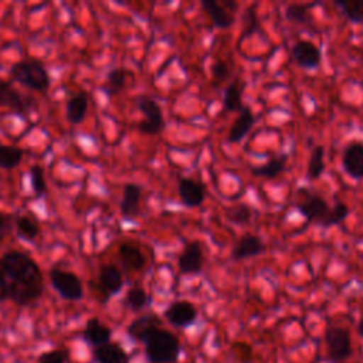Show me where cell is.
I'll return each instance as SVG.
<instances>
[{"label": "cell", "mask_w": 363, "mask_h": 363, "mask_svg": "<svg viewBox=\"0 0 363 363\" xmlns=\"http://www.w3.org/2000/svg\"><path fill=\"white\" fill-rule=\"evenodd\" d=\"M0 261L7 278L10 301L26 306L35 302L43 295V272L31 257L20 251H9Z\"/></svg>", "instance_id": "1"}, {"label": "cell", "mask_w": 363, "mask_h": 363, "mask_svg": "<svg viewBox=\"0 0 363 363\" xmlns=\"http://www.w3.org/2000/svg\"><path fill=\"white\" fill-rule=\"evenodd\" d=\"M325 147L322 145H316L312 149L309 162H308V170H306V177L309 180H318L323 172H325Z\"/></svg>", "instance_id": "28"}, {"label": "cell", "mask_w": 363, "mask_h": 363, "mask_svg": "<svg viewBox=\"0 0 363 363\" xmlns=\"http://www.w3.org/2000/svg\"><path fill=\"white\" fill-rule=\"evenodd\" d=\"M98 284L105 302L111 295H115L122 289L123 278L121 271L115 265H104L99 271Z\"/></svg>", "instance_id": "17"}, {"label": "cell", "mask_w": 363, "mask_h": 363, "mask_svg": "<svg viewBox=\"0 0 363 363\" xmlns=\"http://www.w3.org/2000/svg\"><path fill=\"white\" fill-rule=\"evenodd\" d=\"M204 248L197 240L189 241L177 257V268L182 275H197L204 267Z\"/></svg>", "instance_id": "8"}, {"label": "cell", "mask_w": 363, "mask_h": 363, "mask_svg": "<svg viewBox=\"0 0 363 363\" xmlns=\"http://www.w3.org/2000/svg\"><path fill=\"white\" fill-rule=\"evenodd\" d=\"M129 75V71L123 69V68H115V69H111L108 77H106V82H105V92L108 95H116L119 94L125 84H126V78Z\"/></svg>", "instance_id": "31"}, {"label": "cell", "mask_w": 363, "mask_h": 363, "mask_svg": "<svg viewBox=\"0 0 363 363\" xmlns=\"http://www.w3.org/2000/svg\"><path fill=\"white\" fill-rule=\"evenodd\" d=\"M231 350L234 353V357L240 363H251L252 359H254L252 347L245 342H234L231 345Z\"/></svg>", "instance_id": "37"}, {"label": "cell", "mask_w": 363, "mask_h": 363, "mask_svg": "<svg viewBox=\"0 0 363 363\" xmlns=\"http://www.w3.org/2000/svg\"><path fill=\"white\" fill-rule=\"evenodd\" d=\"M343 172L353 180L363 179V142H350L342 153Z\"/></svg>", "instance_id": "14"}, {"label": "cell", "mask_w": 363, "mask_h": 363, "mask_svg": "<svg viewBox=\"0 0 363 363\" xmlns=\"http://www.w3.org/2000/svg\"><path fill=\"white\" fill-rule=\"evenodd\" d=\"M333 4L347 21L363 24V0H336Z\"/></svg>", "instance_id": "27"}, {"label": "cell", "mask_w": 363, "mask_h": 363, "mask_svg": "<svg viewBox=\"0 0 363 363\" xmlns=\"http://www.w3.org/2000/svg\"><path fill=\"white\" fill-rule=\"evenodd\" d=\"M68 352L65 349H52L38 356V363H67Z\"/></svg>", "instance_id": "38"}, {"label": "cell", "mask_w": 363, "mask_h": 363, "mask_svg": "<svg viewBox=\"0 0 363 363\" xmlns=\"http://www.w3.org/2000/svg\"><path fill=\"white\" fill-rule=\"evenodd\" d=\"M138 108L143 113L145 119L139 122V130L143 135H159L166 128L163 112L160 105L147 96L138 98Z\"/></svg>", "instance_id": "5"}, {"label": "cell", "mask_w": 363, "mask_h": 363, "mask_svg": "<svg viewBox=\"0 0 363 363\" xmlns=\"http://www.w3.org/2000/svg\"><path fill=\"white\" fill-rule=\"evenodd\" d=\"M162 320L155 313H146V315H142L136 319H133L129 326H128V335L138 340V342H145L147 339V336L156 330L157 328H162Z\"/></svg>", "instance_id": "16"}, {"label": "cell", "mask_w": 363, "mask_h": 363, "mask_svg": "<svg viewBox=\"0 0 363 363\" xmlns=\"http://www.w3.org/2000/svg\"><path fill=\"white\" fill-rule=\"evenodd\" d=\"M88 109V95L84 91L72 95L67 102V119L72 125H78L84 121Z\"/></svg>", "instance_id": "24"}, {"label": "cell", "mask_w": 363, "mask_h": 363, "mask_svg": "<svg viewBox=\"0 0 363 363\" xmlns=\"http://www.w3.org/2000/svg\"><path fill=\"white\" fill-rule=\"evenodd\" d=\"M23 159V150L16 146L0 145V167L1 169H14L20 164Z\"/></svg>", "instance_id": "34"}, {"label": "cell", "mask_w": 363, "mask_h": 363, "mask_svg": "<svg viewBox=\"0 0 363 363\" xmlns=\"http://www.w3.org/2000/svg\"><path fill=\"white\" fill-rule=\"evenodd\" d=\"M318 3H292L286 6L285 9V17L294 24H301V26H308L312 21L311 16V9L316 6Z\"/></svg>", "instance_id": "26"}, {"label": "cell", "mask_w": 363, "mask_h": 363, "mask_svg": "<svg viewBox=\"0 0 363 363\" xmlns=\"http://www.w3.org/2000/svg\"><path fill=\"white\" fill-rule=\"evenodd\" d=\"M255 122V116L252 113V111L248 106H242V109L240 111V115L237 116V119L233 122L228 135H227V140L230 143H238L241 142L248 132L251 130V128L254 126Z\"/></svg>", "instance_id": "19"}, {"label": "cell", "mask_w": 363, "mask_h": 363, "mask_svg": "<svg viewBox=\"0 0 363 363\" xmlns=\"http://www.w3.org/2000/svg\"><path fill=\"white\" fill-rule=\"evenodd\" d=\"M9 299V285H7V278L0 261V302Z\"/></svg>", "instance_id": "41"}, {"label": "cell", "mask_w": 363, "mask_h": 363, "mask_svg": "<svg viewBox=\"0 0 363 363\" xmlns=\"http://www.w3.org/2000/svg\"><path fill=\"white\" fill-rule=\"evenodd\" d=\"M349 213H350V210H349L347 204L343 203V201H340V200H337V201L335 203V206L330 207V210H329L326 218L322 221L320 227L329 228V227H332V225L342 224V223L349 217Z\"/></svg>", "instance_id": "33"}, {"label": "cell", "mask_w": 363, "mask_h": 363, "mask_svg": "<svg viewBox=\"0 0 363 363\" xmlns=\"http://www.w3.org/2000/svg\"><path fill=\"white\" fill-rule=\"evenodd\" d=\"M296 208L306 221L320 225L322 221L326 218L330 210V206L322 196L308 194L302 201L296 204Z\"/></svg>", "instance_id": "12"}, {"label": "cell", "mask_w": 363, "mask_h": 363, "mask_svg": "<svg viewBox=\"0 0 363 363\" xmlns=\"http://www.w3.org/2000/svg\"><path fill=\"white\" fill-rule=\"evenodd\" d=\"M259 28H261V24H259L257 7H255V4H252L242 14V30H241L240 41L247 40L248 37H251L252 34L259 31Z\"/></svg>", "instance_id": "30"}, {"label": "cell", "mask_w": 363, "mask_h": 363, "mask_svg": "<svg viewBox=\"0 0 363 363\" xmlns=\"http://www.w3.org/2000/svg\"><path fill=\"white\" fill-rule=\"evenodd\" d=\"M96 363H129L128 352L116 342H108L92 350Z\"/></svg>", "instance_id": "18"}, {"label": "cell", "mask_w": 363, "mask_h": 363, "mask_svg": "<svg viewBox=\"0 0 363 363\" xmlns=\"http://www.w3.org/2000/svg\"><path fill=\"white\" fill-rule=\"evenodd\" d=\"M267 251L265 242L255 234L247 233L234 244L231 251L233 261H241L252 257H258Z\"/></svg>", "instance_id": "15"}, {"label": "cell", "mask_w": 363, "mask_h": 363, "mask_svg": "<svg viewBox=\"0 0 363 363\" xmlns=\"http://www.w3.org/2000/svg\"><path fill=\"white\" fill-rule=\"evenodd\" d=\"M143 343L149 363H176L179 360L182 352L180 340L163 328L153 330Z\"/></svg>", "instance_id": "2"}, {"label": "cell", "mask_w": 363, "mask_h": 363, "mask_svg": "<svg viewBox=\"0 0 363 363\" xmlns=\"http://www.w3.org/2000/svg\"><path fill=\"white\" fill-rule=\"evenodd\" d=\"M111 329L102 323L98 318H91L86 320V325L82 332V337L94 347L111 342Z\"/></svg>", "instance_id": "21"}, {"label": "cell", "mask_w": 363, "mask_h": 363, "mask_svg": "<svg viewBox=\"0 0 363 363\" xmlns=\"http://www.w3.org/2000/svg\"><path fill=\"white\" fill-rule=\"evenodd\" d=\"M211 77H213V81H214L216 85L230 78V68H228L227 62L223 61V60L214 61V64L211 65Z\"/></svg>", "instance_id": "39"}, {"label": "cell", "mask_w": 363, "mask_h": 363, "mask_svg": "<svg viewBox=\"0 0 363 363\" xmlns=\"http://www.w3.org/2000/svg\"><path fill=\"white\" fill-rule=\"evenodd\" d=\"M16 230L20 238L26 241H33L40 234V224L35 218L20 216L16 218Z\"/></svg>", "instance_id": "29"}, {"label": "cell", "mask_w": 363, "mask_h": 363, "mask_svg": "<svg viewBox=\"0 0 363 363\" xmlns=\"http://www.w3.org/2000/svg\"><path fill=\"white\" fill-rule=\"evenodd\" d=\"M292 60L303 69H316L320 65V50L308 40H299L291 47Z\"/></svg>", "instance_id": "10"}, {"label": "cell", "mask_w": 363, "mask_h": 363, "mask_svg": "<svg viewBox=\"0 0 363 363\" xmlns=\"http://www.w3.org/2000/svg\"><path fill=\"white\" fill-rule=\"evenodd\" d=\"M242 106V85L235 78L224 89L223 112H240Z\"/></svg>", "instance_id": "25"}, {"label": "cell", "mask_w": 363, "mask_h": 363, "mask_svg": "<svg viewBox=\"0 0 363 363\" xmlns=\"http://www.w3.org/2000/svg\"><path fill=\"white\" fill-rule=\"evenodd\" d=\"M30 183H31V189L37 197H41L47 191V184H45L44 172H43L41 166L35 164L30 169Z\"/></svg>", "instance_id": "36"}, {"label": "cell", "mask_w": 363, "mask_h": 363, "mask_svg": "<svg viewBox=\"0 0 363 363\" xmlns=\"http://www.w3.org/2000/svg\"><path fill=\"white\" fill-rule=\"evenodd\" d=\"M166 320L176 328L191 326L197 319V308L189 301H174L163 312Z\"/></svg>", "instance_id": "9"}, {"label": "cell", "mask_w": 363, "mask_h": 363, "mask_svg": "<svg viewBox=\"0 0 363 363\" xmlns=\"http://www.w3.org/2000/svg\"><path fill=\"white\" fill-rule=\"evenodd\" d=\"M150 303V296L147 295V292L140 288V286H132L125 296V305L130 309V311H140L143 308H146Z\"/></svg>", "instance_id": "32"}, {"label": "cell", "mask_w": 363, "mask_h": 363, "mask_svg": "<svg viewBox=\"0 0 363 363\" xmlns=\"http://www.w3.org/2000/svg\"><path fill=\"white\" fill-rule=\"evenodd\" d=\"M328 356L332 362H345L352 354V337L349 329L343 326H329L325 330Z\"/></svg>", "instance_id": "4"}, {"label": "cell", "mask_w": 363, "mask_h": 363, "mask_svg": "<svg viewBox=\"0 0 363 363\" xmlns=\"http://www.w3.org/2000/svg\"><path fill=\"white\" fill-rule=\"evenodd\" d=\"M11 79L33 91H47L50 86V74L38 60H21L10 69Z\"/></svg>", "instance_id": "3"}, {"label": "cell", "mask_w": 363, "mask_h": 363, "mask_svg": "<svg viewBox=\"0 0 363 363\" xmlns=\"http://www.w3.org/2000/svg\"><path fill=\"white\" fill-rule=\"evenodd\" d=\"M50 281L52 288L67 301H79L84 295L82 282L72 272L54 267L50 271Z\"/></svg>", "instance_id": "6"}, {"label": "cell", "mask_w": 363, "mask_h": 363, "mask_svg": "<svg viewBox=\"0 0 363 363\" xmlns=\"http://www.w3.org/2000/svg\"><path fill=\"white\" fill-rule=\"evenodd\" d=\"M142 197V189L140 186L135 183H128L123 187V194L122 200L119 204L121 214L126 220H132L139 214V203Z\"/></svg>", "instance_id": "20"}, {"label": "cell", "mask_w": 363, "mask_h": 363, "mask_svg": "<svg viewBox=\"0 0 363 363\" xmlns=\"http://www.w3.org/2000/svg\"><path fill=\"white\" fill-rule=\"evenodd\" d=\"M357 333L363 337V315H362V318H360V320L357 323Z\"/></svg>", "instance_id": "42"}, {"label": "cell", "mask_w": 363, "mask_h": 363, "mask_svg": "<svg viewBox=\"0 0 363 363\" xmlns=\"http://www.w3.org/2000/svg\"><path fill=\"white\" fill-rule=\"evenodd\" d=\"M177 193L182 200V204L187 208L200 207L206 200L204 184L191 177H180L179 179Z\"/></svg>", "instance_id": "11"}, {"label": "cell", "mask_w": 363, "mask_h": 363, "mask_svg": "<svg viewBox=\"0 0 363 363\" xmlns=\"http://www.w3.org/2000/svg\"><path fill=\"white\" fill-rule=\"evenodd\" d=\"M227 218L235 224V225H245L251 221L252 218V210L250 206L238 203L235 206H233L231 208H228L227 211Z\"/></svg>", "instance_id": "35"}, {"label": "cell", "mask_w": 363, "mask_h": 363, "mask_svg": "<svg viewBox=\"0 0 363 363\" xmlns=\"http://www.w3.org/2000/svg\"><path fill=\"white\" fill-rule=\"evenodd\" d=\"M201 9L213 21L217 28H230L234 24V14L238 9V3L233 0H201Z\"/></svg>", "instance_id": "7"}, {"label": "cell", "mask_w": 363, "mask_h": 363, "mask_svg": "<svg viewBox=\"0 0 363 363\" xmlns=\"http://www.w3.org/2000/svg\"><path fill=\"white\" fill-rule=\"evenodd\" d=\"M31 104V98L23 96L9 82L0 81V106L11 109V112L20 118H27Z\"/></svg>", "instance_id": "13"}, {"label": "cell", "mask_w": 363, "mask_h": 363, "mask_svg": "<svg viewBox=\"0 0 363 363\" xmlns=\"http://www.w3.org/2000/svg\"><path fill=\"white\" fill-rule=\"evenodd\" d=\"M14 227V217L13 214L0 211V241L7 237Z\"/></svg>", "instance_id": "40"}, {"label": "cell", "mask_w": 363, "mask_h": 363, "mask_svg": "<svg viewBox=\"0 0 363 363\" xmlns=\"http://www.w3.org/2000/svg\"><path fill=\"white\" fill-rule=\"evenodd\" d=\"M119 259L128 271H140L146 265L143 252L132 242H122L118 250Z\"/></svg>", "instance_id": "22"}, {"label": "cell", "mask_w": 363, "mask_h": 363, "mask_svg": "<svg viewBox=\"0 0 363 363\" xmlns=\"http://www.w3.org/2000/svg\"><path fill=\"white\" fill-rule=\"evenodd\" d=\"M286 162H288V155L286 153L275 156V157L269 159L268 162H265L259 166H252L251 167V174L255 176V177H262V179L272 180L285 170Z\"/></svg>", "instance_id": "23"}]
</instances>
